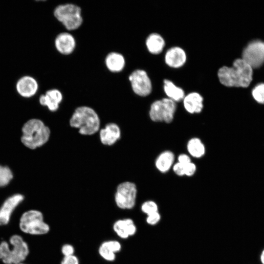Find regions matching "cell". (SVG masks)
I'll return each instance as SVG.
<instances>
[{"label":"cell","mask_w":264,"mask_h":264,"mask_svg":"<svg viewBox=\"0 0 264 264\" xmlns=\"http://www.w3.org/2000/svg\"><path fill=\"white\" fill-rule=\"evenodd\" d=\"M178 162L182 164H186L190 162V157L186 154H181L178 157Z\"/></svg>","instance_id":"cell-34"},{"label":"cell","mask_w":264,"mask_h":264,"mask_svg":"<svg viewBox=\"0 0 264 264\" xmlns=\"http://www.w3.org/2000/svg\"><path fill=\"white\" fill-rule=\"evenodd\" d=\"M176 110V103L167 98L157 100L151 105L149 116L154 122L171 123Z\"/></svg>","instance_id":"cell-7"},{"label":"cell","mask_w":264,"mask_h":264,"mask_svg":"<svg viewBox=\"0 0 264 264\" xmlns=\"http://www.w3.org/2000/svg\"><path fill=\"white\" fill-rule=\"evenodd\" d=\"M141 209L142 212L147 216L158 212V206L157 204L153 200H148L144 202L141 205Z\"/></svg>","instance_id":"cell-27"},{"label":"cell","mask_w":264,"mask_h":264,"mask_svg":"<svg viewBox=\"0 0 264 264\" xmlns=\"http://www.w3.org/2000/svg\"><path fill=\"white\" fill-rule=\"evenodd\" d=\"M182 101L185 110L190 113H198L203 110V97L198 92L189 93Z\"/></svg>","instance_id":"cell-16"},{"label":"cell","mask_w":264,"mask_h":264,"mask_svg":"<svg viewBox=\"0 0 264 264\" xmlns=\"http://www.w3.org/2000/svg\"><path fill=\"white\" fill-rule=\"evenodd\" d=\"M252 95L258 103L264 104V83L257 85L252 90Z\"/></svg>","instance_id":"cell-25"},{"label":"cell","mask_w":264,"mask_h":264,"mask_svg":"<svg viewBox=\"0 0 264 264\" xmlns=\"http://www.w3.org/2000/svg\"><path fill=\"white\" fill-rule=\"evenodd\" d=\"M184 169L185 164H182L178 162L175 164L173 167V169L175 173L179 176H183L185 175Z\"/></svg>","instance_id":"cell-33"},{"label":"cell","mask_w":264,"mask_h":264,"mask_svg":"<svg viewBox=\"0 0 264 264\" xmlns=\"http://www.w3.org/2000/svg\"><path fill=\"white\" fill-rule=\"evenodd\" d=\"M253 68L242 58L233 62L232 66H222L217 72L220 83L227 87L246 88L252 80Z\"/></svg>","instance_id":"cell-1"},{"label":"cell","mask_w":264,"mask_h":264,"mask_svg":"<svg viewBox=\"0 0 264 264\" xmlns=\"http://www.w3.org/2000/svg\"><path fill=\"white\" fill-rule=\"evenodd\" d=\"M187 149L190 154L195 158H200L204 155L205 148L200 139L194 137L189 140Z\"/></svg>","instance_id":"cell-23"},{"label":"cell","mask_w":264,"mask_h":264,"mask_svg":"<svg viewBox=\"0 0 264 264\" xmlns=\"http://www.w3.org/2000/svg\"><path fill=\"white\" fill-rule=\"evenodd\" d=\"M112 227L116 234L123 239L134 235L137 231L133 220L130 218L117 220L113 223Z\"/></svg>","instance_id":"cell-14"},{"label":"cell","mask_w":264,"mask_h":264,"mask_svg":"<svg viewBox=\"0 0 264 264\" xmlns=\"http://www.w3.org/2000/svg\"><path fill=\"white\" fill-rule=\"evenodd\" d=\"M62 100V93L57 89L48 90L44 94L41 95L39 98L40 104L47 107L51 111H55L58 109L59 104Z\"/></svg>","instance_id":"cell-17"},{"label":"cell","mask_w":264,"mask_h":264,"mask_svg":"<svg viewBox=\"0 0 264 264\" xmlns=\"http://www.w3.org/2000/svg\"><path fill=\"white\" fill-rule=\"evenodd\" d=\"M13 177V173L9 168L0 165V187L7 185Z\"/></svg>","instance_id":"cell-24"},{"label":"cell","mask_w":264,"mask_h":264,"mask_svg":"<svg viewBox=\"0 0 264 264\" xmlns=\"http://www.w3.org/2000/svg\"><path fill=\"white\" fill-rule=\"evenodd\" d=\"M24 199L23 195L17 193L4 200L0 206V226H6L10 223L13 213Z\"/></svg>","instance_id":"cell-11"},{"label":"cell","mask_w":264,"mask_h":264,"mask_svg":"<svg viewBox=\"0 0 264 264\" xmlns=\"http://www.w3.org/2000/svg\"><path fill=\"white\" fill-rule=\"evenodd\" d=\"M163 88L167 98L176 103L182 101L185 96L183 89L177 87L169 79L163 80Z\"/></svg>","instance_id":"cell-20"},{"label":"cell","mask_w":264,"mask_h":264,"mask_svg":"<svg viewBox=\"0 0 264 264\" xmlns=\"http://www.w3.org/2000/svg\"><path fill=\"white\" fill-rule=\"evenodd\" d=\"M61 250L64 257H67L74 255V247L70 244L66 243L64 244L62 246Z\"/></svg>","instance_id":"cell-30"},{"label":"cell","mask_w":264,"mask_h":264,"mask_svg":"<svg viewBox=\"0 0 264 264\" xmlns=\"http://www.w3.org/2000/svg\"><path fill=\"white\" fill-rule=\"evenodd\" d=\"M196 171V165L190 162L186 164H185L184 173L185 175L187 176H193Z\"/></svg>","instance_id":"cell-32"},{"label":"cell","mask_w":264,"mask_h":264,"mask_svg":"<svg viewBox=\"0 0 264 264\" xmlns=\"http://www.w3.org/2000/svg\"><path fill=\"white\" fill-rule=\"evenodd\" d=\"M148 51L153 55L160 54L165 46V41L163 37L157 33L149 35L145 41Z\"/></svg>","instance_id":"cell-19"},{"label":"cell","mask_w":264,"mask_h":264,"mask_svg":"<svg viewBox=\"0 0 264 264\" xmlns=\"http://www.w3.org/2000/svg\"><path fill=\"white\" fill-rule=\"evenodd\" d=\"M242 59L253 68L260 67L264 63V42L254 40L243 48Z\"/></svg>","instance_id":"cell-9"},{"label":"cell","mask_w":264,"mask_h":264,"mask_svg":"<svg viewBox=\"0 0 264 264\" xmlns=\"http://www.w3.org/2000/svg\"><path fill=\"white\" fill-rule=\"evenodd\" d=\"M21 142L27 148L35 149L45 144L48 140L50 131L39 119H31L26 121L22 129Z\"/></svg>","instance_id":"cell-3"},{"label":"cell","mask_w":264,"mask_h":264,"mask_svg":"<svg viewBox=\"0 0 264 264\" xmlns=\"http://www.w3.org/2000/svg\"><path fill=\"white\" fill-rule=\"evenodd\" d=\"M78 258L75 255L64 257L60 264H79Z\"/></svg>","instance_id":"cell-31"},{"label":"cell","mask_w":264,"mask_h":264,"mask_svg":"<svg viewBox=\"0 0 264 264\" xmlns=\"http://www.w3.org/2000/svg\"><path fill=\"white\" fill-rule=\"evenodd\" d=\"M102 244L115 254L119 252L122 248V245L120 242L116 240L106 241L102 243Z\"/></svg>","instance_id":"cell-28"},{"label":"cell","mask_w":264,"mask_h":264,"mask_svg":"<svg viewBox=\"0 0 264 264\" xmlns=\"http://www.w3.org/2000/svg\"><path fill=\"white\" fill-rule=\"evenodd\" d=\"M98 253L103 259L108 262H113L116 259V254L102 243L99 247Z\"/></svg>","instance_id":"cell-26"},{"label":"cell","mask_w":264,"mask_h":264,"mask_svg":"<svg viewBox=\"0 0 264 264\" xmlns=\"http://www.w3.org/2000/svg\"><path fill=\"white\" fill-rule=\"evenodd\" d=\"M160 219L161 216L158 211L148 215L146 218V222L150 225H154L160 221Z\"/></svg>","instance_id":"cell-29"},{"label":"cell","mask_w":264,"mask_h":264,"mask_svg":"<svg viewBox=\"0 0 264 264\" xmlns=\"http://www.w3.org/2000/svg\"><path fill=\"white\" fill-rule=\"evenodd\" d=\"M174 160L175 155L173 153L170 151H165L158 156L155 165L159 171L166 173L172 167Z\"/></svg>","instance_id":"cell-22"},{"label":"cell","mask_w":264,"mask_h":264,"mask_svg":"<svg viewBox=\"0 0 264 264\" xmlns=\"http://www.w3.org/2000/svg\"><path fill=\"white\" fill-rule=\"evenodd\" d=\"M27 264L24 262H22V263H17V264Z\"/></svg>","instance_id":"cell-36"},{"label":"cell","mask_w":264,"mask_h":264,"mask_svg":"<svg viewBox=\"0 0 264 264\" xmlns=\"http://www.w3.org/2000/svg\"><path fill=\"white\" fill-rule=\"evenodd\" d=\"M55 46L60 53L69 55L74 51L76 46V41L74 37L70 33L62 32L56 37Z\"/></svg>","instance_id":"cell-15"},{"label":"cell","mask_w":264,"mask_h":264,"mask_svg":"<svg viewBox=\"0 0 264 264\" xmlns=\"http://www.w3.org/2000/svg\"><path fill=\"white\" fill-rule=\"evenodd\" d=\"M260 260L262 264H264V250H263L261 254Z\"/></svg>","instance_id":"cell-35"},{"label":"cell","mask_w":264,"mask_h":264,"mask_svg":"<svg viewBox=\"0 0 264 264\" xmlns=\"http://www.w3.org/2000/svg\"><path fill=\"white\" fill-rule=\"evenodd\" d=\"M100 119L92 108L81 106L76 109L70 119L71 127L79 129L83 135H91L96 133L100 127Z\"/></svg>","instance_id":"cell-4"},{"label":"cell","mask_w":264,"mask_h":264,"mask_svg":"<svg viewBox=\"0 0 264 264\" xmlns=\"http://www.w3.org/2000/svg\"><path fill=\"white\" fill-rule=\"evenodd\" d=\"M133 91L137 95L145 97L152 91V81L146 71L136 69L129 77Z\"/></svg>","instance_id":"cell-10"},{"label":"cell","mask_w":264,"mask_h":264,"mask_svg":"<svg viewBox=\"0 0 264 264\" xmlns=\"http://www.w3.org/2000/svg\"><path fill=\"white\" fill-rule=\"evenodd\" d=\"M54 15L68 30L78 28L83 22L81 9L74 4L59 5L54 9Z\"/></svg>","instance_id":"cell-6"},{"label":"cell","mask_w":264,"mask_h":264,"mask_svg":"<svg viewBox=\"0 0 264 264\" xmlns=\"http://www.w3.org/2000/svg\"><path fill=\"white\" fill-rule=\"evenodd\" d=\"M121 132L118 126L113 123L107 124L100 131L101 142L106 145H112L120 137Z\"/></svg>","instance_id":"cell-18"},{"label":"cell","mask_w":264,"mask_h":264,"mask_svg":"<svg viewBox=\"0 0 264 264\" xmlns=\"http://www.w3.org/2000/svg\"><path fill=\"white\" fill-rule=\"evenodd\" d=\"M30 253L27 242L18 234L10 236L8 241L0 242V260L4 264L24 262Z\"/></svg>","instance_id":"cell-2"},{"label":"cell","mask_w":264,"mask_h":264,"mask_svg":"<svg viewBox=\"0 0 264 264\" xmlns=\"http://www.w3.org/2000/svg\"><path fill=\"white\" fill-rule=\"evenodd\" d=\"M165 64L173 68L182 67L187 61V54L181 47L175 46L169 48L164 56Z\"/></svg>","instance_id":"cell-12"},{"label":"cell","mask_w":264,"mask_h":264,"mask_svg":"<svg viewBox=\"0 0 264 264\" xmlns=\"http://www.w3.org/2000/svg\"><path fill=\"white\" fill-rule=\"evenodd\" d=\"M137 189L131 182H124L117 186L114 196L115 203L121 209H132L136 203Z\"/></svg>","instance_id":"cell-8"},{"label":"cell","mask_w":264,"mask_h":264,"mask_svg":"<svg viewBox=\"0 0 264 264\" xmlns=\"http://www.w3.org/2000/svg\"><path fill=\"white\" fill-rule=\"evenodd\" d=\"M105 64L109 70L113 72H118L122 71L124 68L125 60L121 54L111 52L106 56Z\"/></svg>","instance_id":"cell-21"},{"label":"cell","mask_w":264,"mask_h":264,"mask_svg":"<svg viewBox=\"0 0 264 264\" xmlns=\"http://www.w3.org/2000/svg\"><path fill=\"white\" fill-rule=\"evenodd\" d=\"M19 228L23 233L32 236L47 234L49 225L44 220L43 213L37 209H29L23 212L19 220Z\"/></svg>","instance_id":"cell-5"},{"label":"cell","mask_w":264,"mask_h":264,"mask_svg":"<svg viewBox=\"0 0 264 264\" xmlns=\"http://www.w3.org/2000/svg\"><path fill=\"white\" fill-rule=\"evenodd\" d=\"M18 93L24 98L34 96L38 89V84L35 78L30 76H24L18 81L16 84Z\"/></svg>","instance_id":"cell-13"}]
</instances>
